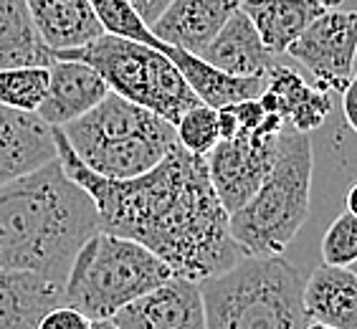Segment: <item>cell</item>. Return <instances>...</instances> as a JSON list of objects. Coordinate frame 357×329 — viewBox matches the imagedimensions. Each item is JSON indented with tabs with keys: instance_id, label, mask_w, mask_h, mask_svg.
Listing matches in <instances>:
<instances>
[{
	"instance_id": "1",
	"label": "cell",
	"mask_w": 357,
	"mask_h": 329,
	"mask_svg": "<svg viewBox=\"0 0 357 329\" xmlns=\"http://www.w3.org/2000/svg\"><path fill=\"white\" fill-rule=\"evenodd\" d=\"M56 158L74 183L89 192L99 231L132 238L170 266L172 276L203 282L243 259L228 213L208 175L206 158L175 144L152 170L109 180L76 158L61 127H51Z\"/></svg>"
},
{
	"instance_id": "2",
	"label": "cell",
	"mask_w": 357,
	"mask_h": 329,
	"mask_svg": "<svg viewBox=\"0 0 357 329\" xmlns=\"http://www.w3.org/2000/svg\"><path fill=\"white\" fill-rule=\"evenodd\" d=\"M96 231L94 200L59 158L0 185V268L63 286L74 256Z\"/></svg>"
},
{
	"instance_id": "3",
	"label": "cell",
	"mask_w": 357,
	"mask_h": 329,
	"mask_svg": "<svg viewBox=\"0 0 357 329\" xmlns=\"http://www.w3.org/2000/svg\"><path fill=\"white\" fill-rule=\"evenodd\" d=\"M304 279L282 256H243L200 282L206 329H304Z\"/></svg>"
},
{
	"instance_id": "4",
	"label": "cell",
	"mask_w": 357,
	"mask_h": 329,
	"mask_svg": "<svg viewBox=\"0 0 357 329\" xmlns=\"http://www.w3.org/2000/svg\"><path fill=\"white\" fill-rule=\"evenodd\" d=\"M312 139L294 127L279 135L274 167L259 190L228 215V228L243 256H282L310 218Z\"/></svg>"
},
{
	"instance_id": "5",
	"label": "cell",
	"mask_w": 357,
	"mask_h": 329,
	"mask_svg": "<svg viewBox=\"0 0 357 329\" xmlns=\"http://www.w3.org/2000/svg\"><path fill=\"white\" fill-rule=\"evenodd\" d=\"M61 132L76 158L109 180L137 178L178 144L175 124L114 91Z\"/></svg>"
},
{
	"instance_id": "6",
	"label": "cell",
	"mask_w": 357,
	"mask_h": 329,
	"mask_svg": "<svg viewBox=\"0 0 357 329\" xmlns=\"http://www.w3.org/2000/svg\"><path fill=\"white\" fill-rule=\"evenodd\" d=\"M172 276L165 261L142 243L96 231L74 256L63 282V304L89 319H112L124 304L135 302Z\"/></svg>"
},
{
	"instance_id": "7",
	"label": "cell",
	"mask_w": 357,
	"mask_h": 329,
	"mask_svg": "<svg viewBox=\"0 0 357 329\" xmlns=\"http://www.w3.org/2000/svg\"><path fill=\"white\" fill-rule=\"evenodd\" d=\"M54 59H74L89 63L107 82L109 91L155 112L170 124H178V119L188 109L200 104L178 66L162 51L130 38L104 33L86 46L54 51Z\"/></svg>"
},
{
	"instance_id": "8",
	"label": "cell",
	"mask_w": 357,
	"mask_h": 329,
	"mask_svg": "<svg viewBox=\"0 0 357 329\" xmlns=\"http://www.w3.org/2000/svg\"><path fill=\"white\" fill-rule=\"evenodd\" d=\"M284 127L282 114H266L256 130H241L236 137L220 139L206 155L213 190L228 215L238 211L271 172Z\"/></svg>"
},
{
	"instance_id": "9",
	"label": "cell",
	"mask_w": 357,
	"mask_h": 329,
	"mask_svg": "<svg viewBox=\"0 0 357 329\" xmlns=\"http://www.w3.org/2000/svg\"><path fill=\"white\" fill-rule=\"evenodd\" d=\"M284 56L302 63L314 79V86L330 94H342L355 76L357 10L327 8L287 48Z\"/></svg>"
},
{
	"instance_id": "10",
	"label": "cell",
	"mask_w": 357,
	"mask_h": 329,
	"mask_svg": "<svg viewBox=\"0 0 357 329\" xmlns=\"http://www.w3.org/2000/svg\"><path fill=\"white\" fill-rule=\"evenodd\" d=\"M112 322L119 329H206L200 284L170 276L135 302L124 304Z\"/></svg>"
},
{
	"instance_id": "11",
	"label": "cell",
	"mask_w": 357,
	"mask_h": 329,
	"mask_svg": "<svg viewBox=\"0 0 357 329\" xmlns=\"http://www.w3.org/2000/svg\"><path fill=\"white\" fill-rule=\"evenodd\" d=\"M109 94V86L89 63L54 59L48 63V86L36 114L48 127H63L96 107Z\"/></svg>"
},
{
	"instance_id": "12",
	"label": "cell",
	"mask_w": 357,
	"mask_h": 329,
	"mask_svg": "<svg viewBox=\"0 0 357 329\" xmlns=\"http://www.w3.org/2000/svg\"><path fill=\"white\" fill-rule=\"evenodd\" d=\"M238 0H170L150 23L158 41L198 56L231 18Z\"/></svg>"
},
{
	"instance_id": "13",
	"label": "cell",
	"mask_w": 357,
	"mask_h": 329,
	"mask_svg": "<svg viewBox=\"0 0 357 329\" xmlns=\"http://www.w3.org/2000/svg\"><path fill=\"white\" fill-rule=\"evenodd\" d=\"M54 158V130L38 114L0 107V185Z\"/></svg>"
},
{
	"instance_id": "14",
	"label": "cell",
	"mask_w": 357,
	"mask_h": 329,
	"mask_svg": "<svg viewBox=\"0 0 357 329\" xmlns=\"http://www.w3.org/2000/svg\"><path fill=\"white\" fill-rule=\"evenodd\" d=\"M198 56L231 76H264L276 63V56L264 46L261 36L241 8H236Z\"/></svg>"
},
{
	"instance_id": "15",
	"label": "cell",
	"mask_w": 357,
	"mask_h": 329,
	"mask_svg": "<svg viewBox=\"0 0 357 329\" xmlns=\"http://www.w3.org/2000/svg\"><path fill=\"white\" fill-rule=\"evenodd\" d=\"M304 314L335 329H357V274L347 266H317L304 282Z\"/></svg>"
},
{
	"instance_id": "16",
	"label": "cell",
	"mask_w": 357,
	"mask_h": 329,
	"mask_svg": "<svg viewBox=\"0 0 357 329\" xmlns=\"http://www.w3.org/2000/svg\"><path fill=\"white\" fill-rule=\"evenodd\" d=\"M36 33L54 51L86 46L104 36L89 0H26Z\"/></svg>"
},
{
	"instance_id": "17",
	"label": "cell",
	"mask_w": 357,
	"mask_h": 329,
	"mask_svg": "<svg viewBox=\"0 0 357 329\" xmlns=\"http://www.w3.org/2000/svg\"><path fill=\"white\" fill-rule=\"evenodd\" d=\"M61 304V284L28 271L0 268V329H38L43 316Z\"/></svg>"
},
{
	"instance_id": "18",
	"label": "cell",
	"mask_w": 357,
	"mask_h": 329,
	"mask_svg": "<svg viewBox=\"0 0 357 329\" xmlns=\"http://www.w3.org/2000/svg\"><path fill=\"white\" fill-rule=\"evenodd\" d=\"M162 54L178 66L190 91L200 99V104L213 107V109L228 107V104H238L243 99H256L266 89L264 76H231L226 71L211 66L208 61H203L200 56L183 51V48L165 46Z\"/></svg>"
},
{
	"instance_id": "19",
	"label": "cell",
	"mask_w": 357,
	"mask_h": 329,
	"mask_svg": "<svg viewBox=\"0 0 357 329\" xmlns=\"http://www.w3.org/2000/svg\"><path fill=\"white\" fill-rule=\"evenodd\" d=\"M238 8L274 56L287 54V48L310 28L317 15L327 10L314 0H241Z\"/></svg>"
},
{
	"instance_id": "20",
	"label": "cell",
	"mask_w": 357,
	"mask_h": 329,
	"mask_svg": "<svg viewBox=\"0 0 357 329\" xmlns=\"http://www.w3.org/2000/svg\"><path fill=\"white\" fill-rule=\"evenodd\" d=\"M264 79H266V89L279 96L284 122L296 132L310 135L317 127H322L324 119L332 114L330 91L310 84L299 71L274 63L264 74Z\"/></svg>"
},
{
	"instance_id": "21",
	"label": "cell",
	"mask_w": 357,
	"mask_h": 329,
	"mask_svg": "<svg viewBox=\"0 0 357 329\" xmlns=\"http://www.w3.org/2000/svg\"><path fill=\"white\" fill-rule=\"evenodd\" d=\"M46 86L48 66L0 69V107L36 114L46 96Z\"/></svg>"
},
{
	"instance_id": "22",
	"label": "cell",
	"mask_w": 357,
	"mask_h": 329,
	"mask_svg": "<svg viewBox=\"0 0 357 329\" xmlns=\"http://www.w3.org/2000/svg\"><path fill=\"white\" fill-rule=\"evenodd\" d=\"M91 8H94L96 21L102 23L104 33L119 36V38H130V41L144 43V46H152L158 51H165L167 43L158 41L152 36L150 26L139 18V13L135 10L130 0H89Z\"/></svg>"
},
{
	"instance_id": "23",
	"label": "cell",
	"mask_w": 357,
	"mask_h": 329,
	"mask_svg": "<svg viewBox=\"0 0 357 329\" xmlns=\"http://www.w3.org/2000/svg\"><path fill=\"white\" fill-rule=\"evenodd\" d=\"M175 137H178V144L183 150L206 158L208 152L220 142L215 109L206 107V104H198V107L188 109L175 124Z\"/></svg>"
},
{
	"instance_id": "24",
	"label": "cell",
	"mask_w": 357,
	"mask_h": 329,
	"mask_svg": "<svg viewBox=\"0 0 357 329\" xmlns=\"http://www.w3.org/2000/svg\"><path fill=\"white\" fill-rule=\"evenodd\" d=\"M322 259L327 266H350L357 261V218L352 213H340L324 231Z\"/></svg>"
},
{
	"instance_id": "25",
	"label": "cell",
	"mask_w": 357,
	"mask_h": 329,
	"mask_svg": "<svg viewBox=\"0 0 357 329\" xmlns=\"http://www.w3.org/2000/svg\"><path fill=\"white\" fill-rule=\"evenodd\" d=\"M38 329H91V319L86 314H82L79 309L61 304V307L51 309L43 316Z\"/></svg>"
},
{
	"instance_id": "26",
	"label": "cell",
	"mask_w": 357,
	"mask_h": 329,
	"mask_svg": "<svg viewBox=\"0 0 357 329\" xmlns=\"http://www.w3.org/2000/svg\"><path fill=\"white\" fill-rule=\"evenodd\" d=\"M215 119H218V137L220 139H231V137L238 135L241 124H238V117H236V112H234V104L215 109Z\"/></svg>"
},
{
	"instance_id": "27",
	"label": "cell",
	"mask_w": 357,
	"mask_h": 329,
	"mask_svg": "<svg viewBox=\"0 0 357 329\" xmlns=\"http://www.w3.org/2000/svg\"><path fill=\"white\" fill-rule=\"evenodd\" d=\"M130 3L135 6V10L139 13V18L150 26V23L162 13V8H165L170 0H130Z\"/></svg>"
},
{
	"instance_id": "28",
	"label": "cell",
	"mask_w": 357,
	"mask_h": 329,
	"mask_svg": "<svg viewBox=\"0 0 357 329\" xmlns=\"http://www.w3.org/2000/svg\"><path fill=\"white\" fill-rule=\"evenodd\" d=\"M342 114L344 122L357 132V84L350 82V86L342 91Z\"/></svg>"
},
{
	"instance_id": "29",
	"label": "cell",
	"mask_w": 357,
	"mask_h": 329,
	"mask_svg": "<svg viewBox=\"0 0 357 329\" xmlns=\"http://www.w3.org/2000/svg\"><path fill=\"white\" fill-rule=\"evenodd\" d=\"M344 206H347V213H352L357 218V183L347 188V195H344Z\"/></svg>"
},
{
	"instance_id": "30",
	"label": "cell",
	"mask_w": 357,
	"mask_h": 329,
	"mask_svg": "<svg viewBox=\"0 0 357 329\" xmlns=\"http://www.w3.org/2000/svg\"><path fill=\"white\" fill-rule=\"evenodd\" d=\"M91 329H119L112 319H91Z\"/></svg>"
},
{
	"instance_id": "31",
	"label": "cell",
	"mask_w": 357,
	"mask_h": 329,
	"mask_svg": "<svg viewBox=\"0 0 357 329\" xmlns=\"http://www.w3.org/2000/svg\"><path fill=\"white\" fill-rule=\"evenodd\" d=\"M314 3H319L322 8H340L344 0H314Z\"/></svg>"
},
{
	"instance_id": "32",
	"label": "cell",
	"mask_w": 357,
	"mask_h": 329,
	"mask_svg": "<svg viewBox=\"0 0 357 329\" xmlns=\"http://www.w3.org/2000/svg\"><path fill=\"white\" fill-rule=\"evenodd\" d=\"M304 329H335V327H327V324H322V322H310V319H307Z\"/></svg>"
},
{
	"instance_id": "33",
	"label": "cell",
	"mask_w": 357,
	"mask_h": 329,
	"mask_svg": "<svg viewBox=\"0 0 357 329\" xmlns=\"http://www.w3.org/2000/svg\"><path fill=\"white\" fill-rule=\"evenodd\" d=\"M347 268H350V271H355V274H357V261H352V263H350V266H347Z\"/></svg>"
},
{
	"instance_id": "34",
	"label": "cell",
	"mask_w": 357,
	"mask_h": 329,
	"mask_svg": "<svg viewBox=\"0 0 357 329\" xmlns=\"http://www.w3.org/2000/svg\"><path fill=\"white\" fill-rule=\"evenodd\" d=\"M8 3H10V0H0V10H3V8H6Z\"/></svg>"
},
{
	"instance_id": "35",
	"label": "cell",
	"mask_w": 357,
	"mask_h": 329,
	"mask_svg": "<svg viewBox=\"0 0 357 329\" xmlns=\"http://www.w3.org/2000/svg\"><path fill=\"white\" fill-rule=\"evenodd\" d=\"M352 82H355V84H357V71H355V76H352Z\"/></svg>"
},
{
	"instance_id": "36",
	"label": "cell",
	"mask_w": 357,
	"mask_h": 329,
	"mask_svg": "<svg viewBox=\"0 0 357 329\" xmlns=\"http://www.w3.org/2000/svg\"><path fill=\"white\" fill-rule=\"evenodd\" d=\"M238 3H241V0H238Z\"/></svg>"
}]
</instances>
